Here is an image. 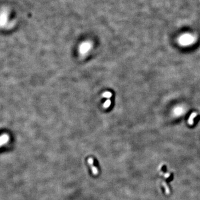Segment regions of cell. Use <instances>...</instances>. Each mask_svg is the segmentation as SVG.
Wrapping results in <instances>:
<instances>
[{"label": "cell", "mask_w": 200, "mask_h": 200, "mask_svg": "<svg viewBox=\"0 0 200 200\" xmlns=\"http://www.w3.org/2000/svg\"><path fill=\"white\" fill-rule=\"evenodd\" d=\"M194 41H195L194 37L189 34L184 35L181 37L180 38V42L183 45L191 44Z\"/></svg>", "instance_id": "cell-1"}, {"label": "cell", "mask_w": 200, "mask_h": 200, "mask_svg": "<svg viewBox=\"0 0 200 200\" xmlns=\"http://www.w3.org/2000/svg\"><path fill=\"white\" fill-rule=\"evenodd\" d=\"M111 101L110 100H107L104 103V108H108L109 107V106L111 105Z\"/></svg>", "instance_id": "cell-6"}, {"label": "cell", "mask_w": 200, "mask_h": 200, "mask_svg": "<svg viewBox=\"0 0 200 200\" xmlns=\"http://www.w3.org/2000/svg\"><path fill=\"white\" fill-rule=\"evenodd\" d=\"M87 163H88V164L90 165L91 167L92 174L95 176H97L98 174L99 171H98V168L94 165V159H93L92 157H90V158H88V160H87Z\"/></svg>", "instance_id": "cell-3"}, {"label": "cell", "mask_w": 200, "mask_h": 200, "mask_svg": "<svg viewBox=\"0 0 200 200\" xmlns=\"http://www.w3.org/2000/svg\"><path fill=\"white\" fill-rule=\"evenodd\" d=\"M196 116H197V113H195V112H193V113H192L191 116H190V117L189 118V119H188V123L190 124V125H192V124L193 123V118L196 117Z\"/></svg>", "instance_id": "cell-4"}, {"label": "cell", "mask_w": 200, "mask_h": 200, "mask_svg": "<svg viewBox=\"0 0 200 200\" xmlns=\"http://www.w3.org/2000/svg\"><path fill=\"white\" fill-rule=\"evenodd\" d=\"M112 94L110 92H104V94L102 95V96L104 97H105V98H110L112 96Z\"/></svg>", "instance_id": "cell-5"}, {"label": "cell", "mask_w": 200, "mask_h": 200, "mask_svg": "<svg viewBox=\"0 0 200 200\" xmlns=\"http://www.w3.org/2000/svg\"><path fill=\"white\" fill-rule=\"evenodd\" d=\"M91 43L90 42H85L81 44L79 46V52L81 54L86 53L87 52L90 51L91 48Z\"/></svg>", "instance_id": "cell-2"}]
</instances>
